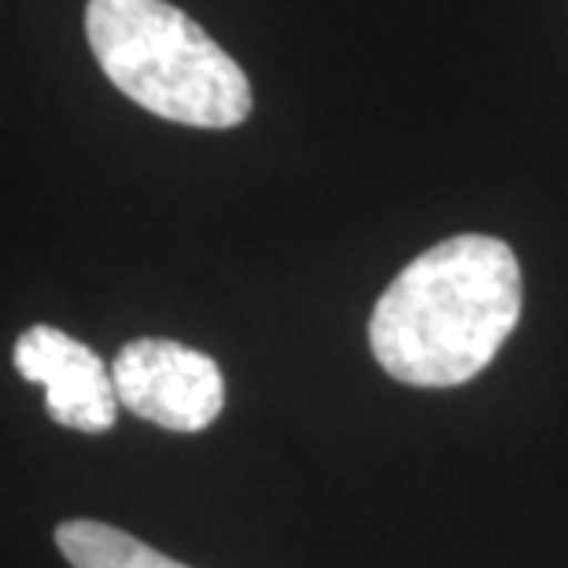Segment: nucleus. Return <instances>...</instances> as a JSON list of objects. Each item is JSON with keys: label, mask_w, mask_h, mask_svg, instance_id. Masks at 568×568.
I'll return each instance as SVG.
<instances>
[{"label": "nucleus", "mask_w": 568, "mask_h": 568, "mask_svg": "<svg viewBox=\"0 0 568 568\" xmlns=\"http://www.w3.org/2000/svg\"><path fill=\"white\" fill-rule=\"evenodd\" d=\"M55 547L74 568H189L100 520H67L55 528Z\"/></svg>", "instance_id": "obj_5"}, {"label": "nucleus", "mask_w": 568, "mask_h": 568, "mask_svg": "<svg viewBox=\"0 0 568 568\" xmlns=\"http://www.w3.org/2000/svg\"><path fill=\"white\" fill-rule=\"evenodd\" d=\"M119 406L170 432H203L219 422L225 381L219 362L178 339H130L111 362Z\"/></svg>", "instance_id": "obj_3"}, {"label": "nucleus", "mask_w": 568, "mask_h": 568, "mask_svg": "<svg viewBox=\"0 0 568 568\" xmlns=\"http://www.w3.org/2000/svg\"><path fill=\"white\" fill-rule=\"evenodd\" d=\"M525 281L514 247L462 233L432 244L373 306L369 347L410 388H458L484 373L520 322Z\"/></svg>", "instance_id": "obj_1"}, {"label": "nucleus", "mask_w": 568, "mask_h": 568, "mask_svg": "<svg viewBox=\"0 0 568 568\" xmlns=\"http://www.w3.org/2000/svg\"><path fill=\"white\" fill-rule=\"evenodd\" d=\"M16 369L22 381L44 388V410L55 425L89 436L115 425L119 395L111 366L82 339L52 325H30L16 339Z\"/></svg>", "instance_id": "obj_4"}, {"label": "nucleus", "mask_w": 568, "mask_h": 568, "mask_svg": "<svg viewBox=\"0 0 568 568\" xmlns=\"http://www.w3.org/2000/svg\"><path fill=\"white\" fill-rule=\"evenodd\" d=\"M85 38L108 82L159 119L233 130L252 115L241 63L166 0H89Z\"/></svg>", "instance_id": "obj_2"}]
</instances>
